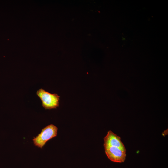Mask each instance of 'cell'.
<instances>
[{"instance_id": "1", "label": "cell", "mask_w": 168, "mask_h": 168, "mask_svg": "<svg viewBox=\"0 0 168 168\" xmlns=\"http://www.w3.org/2000/svg\"><path fill=\"white\" fill-rule=\"evenodd\" d=\"M58 128L50 124L42 129L40 133L32 139L34 145L42 149L47 142L57 136Z\"/></svg>"}, {"instance_id": "2", "label": "cell", "mask_w": 168, "mask_h": 168, "mask_svg": "<svg viewBox=\"0 0 168 168\" xmlns=\"http://www.w3.org/2000/svg\"><path fill=\"white\" fill-rule=\"evenodd\" d=\"M36 93L45 109H56L58 107L60 96L57 94L50 93L42 88L38 90Z\"/></svg>"}, {"instance_id": "3", "label": "cell", "mask_w": 168, "mask_h": 168, "mask_svg": "<svg viewBox=\"0 0 168 168\" xmlns=\"http://www.w3.org/2000/svg\"><path fill=\"white\" fill-rule=\"evenodd\" d=\"M105 153L111 161L116 162H124L126 156V151L115 147L104 146Z\"/></svg>"}, {"instance_id": "4", "label": "cell", "mask_w": 168, "mask_h": 168, "mask_svg": "<svg viewBox=\"0 0 168 168\" xmlns=\"http://www.w3.org/2000/svg\"><path fill=\"white\" fill-rule=\"evenodd\" d=\"M104 140V146L115 147L126 151L125 147L121 140L120 137L111 130L108 132Z\"/></svg>"}]
</instances>
